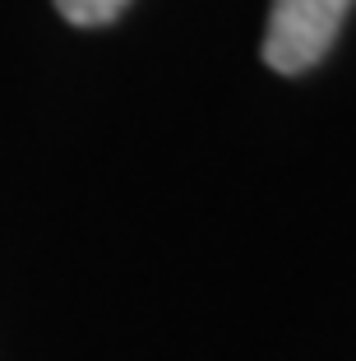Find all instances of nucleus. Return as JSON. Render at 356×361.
Wrapping results in <instances>:
<instances>
[{
  "label": "nucleus",
  "instance_id": "nucleus-1",
  "mask_svg": "<svg viewBox=\"0 0 356 361\" xmlns=\"http://www.w3.org/2000/svg\"><path fill=\"white\" fill-rule=\"evenodd\" d=\"M356 0H273L269 32H264V61L278 75H305L338 42Z\"/></svg>",
  "mask_w": 356,
  "mask_h": 361
},
{
  "label": "nucleus",
  "instance_id": "nucleus-2",
  "mask_svg": "<svg viewBox=\"0 0 356 361\" xmlns=\"http://www.w3.org/2000/svg\"><path fill=\"white\" fill-rule=\"evenodd\" d=\"M130 0H56V10L79 28H102V23L121 19Z\"/></svg>",
  "mask_w": 356,
  "mask_h": 361
}]
</instances>
